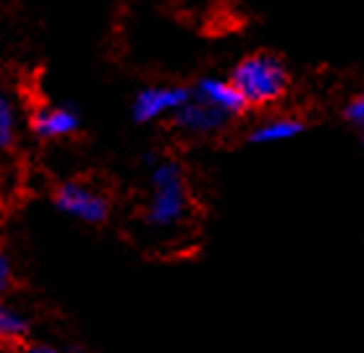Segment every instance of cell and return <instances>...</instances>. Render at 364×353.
<instances>
[{
    "label": "cell",
    "instance_id": "obj_1",
    "mask_svg": "<svg viewBox=\"0 0 364 353\" xmlns=\"http://www.w3.org/2000/svg\"><path fill=\"white\" fill-rule=\"evenodd\" d=\"M228 82L236 87L247 107L275 105L289 92L291 76L281 58L273 53H252L233 66Z\"/></svg>",
    "mask_w": 364,
    "mask_h": 353
},
{
    "label": "cell",
    "instance_id": "obj_2",
    "mask_svg": "<svg viewBox=\"0 0 364 353\" xmlns=\"http://www.w3.org/2000/svg\"><path fill=\"white\" fill-rule=\"evenodd\" d=\"M189 207L191 194L183 168L176 160H158L149 173L147 222L152 228L171 230L186 220Z\"/></svg>",
    "mask_w": 364,
    "mask_h": 353
},
{
    "label": "cell",
    "instance_id": "obj_3",
    "mask_svg": "<svg viewBox=\"0 0 364 353\" xmlns=\"http://www.w3.org/2000/svg\"><path fill=\"white\" fill-rule=\"evenodd\" d=\"M53 202L58 210H63L66 214L76 217V220H84L90 225H100V222L108 220L110 205L108 197L100 194L97 189H92L87 183L79 181H66L60 183L55 194H53Z\"/></svg>",
    "mask_w": 364,
    "mask_h": 353
},
{
    "label": "cell",
    "instance_id": "obj_4",
    "mask_svg": "<svg viewBox=\"0 0 364 353\" xmlns=\"http://www.w3.org/2000/svg\"><path fill=\"white\" fill-rule=\"evenodd\" d=\"M191 97V89L176 87V84H160V87H147L134 97L132 113L136 124H152L171 115L173 118Z\"/></svg>",
    "mask_w": 364,
    "mask_h": 353
},
{
    "label": "cell",
    "instance_id": "obj_5",
    "mask_svg": "<svg viewBox=\"0 0 364 353\" xmlns=\"http://www.w3.org/2000/svg\"><path fill=\"white\" fill-rule=\"evenodd\" d=\"M233 118L225 115L223 110L213 107L210 102L199 99L194 92H191L189 102L173 115V126L186 136H197V139H207V136H218L228 129Z\"/></svg>",
    "mask_w": 364,
    "mask_h": 353
},
{
    "label": "cell",
    "instance_id": "obj_6",
    "mask_svg": "<svg viewBox=\"0 0 364 353\" xmlns=\"http://www.w3.org/2000/svg\"><path fill=\"white\" fill-rule=\"evenodd\" d=\"M32 129L42 139H63L79 131V115L63 105L37 107L32 115Z\"/></svg>",
    "mask_w": 364,
    "mask_h": 353
},
{
    "label": "cell",
    "instance_id": "obj_7",
    "mask_svg": "<svg viewBox=\"0 0 364 353\" xmlns=\"http://www.w3.org/2000/svg\"><path fill=\"white\" fill-rule=\"evenodd\" d=\"M191 92H194L199 99L210 102L213 107L223 110L225 115H231V118H236L239 113L247 110L241 94L236 92V87H233L228 79H202Z\"/></svg>",
    "mask_w": 364,
    "mask_h": 353
},
{
    "label": "cell",
    "instance_id": "obj_8",
    "mask_svg": "<svg viewBox=\"0 0 364 353\" xmlns=\"http://www.w3.org/2000/svg\"><path fill=\"white\" fill-rule=\"evenodd\" d=\"M304 129H306V124L301 118H296V115H275V118H267L262 124H257L255 129L249 131V141H255V144L289 141V139H296Z\"/></svg>",
    "mask_w": 364,
    "mask_h": 353
},
{
    "label": "cell",
    "instance_id": "obj_9",
    "mask_svg": "<svg viewBox=\"0 0 364 353\" xmlns=\"http://www.w3.org/2000/svg\"><path fill=\"white\" fill-rule=\"evenodd\" d=\"M26 320L21 314H16L11 306L0 304V343L16 345L24 340L26 335Z\"/></svg>",
    "mask_w": 364,
    "mask_h": 353
},
{
    "label": "cell",
    "instance_id": "obj_10",
    "mask_svg": "<svg viewBox=\"0 0 364 353\" xmlns=\"http://www.w3.org/2000/svg\"><path fill=\"white\" fill-rule=\"evenodd\" d=\"M14 134H16V121H14V110H11L9 99L0 94V149L14 144Z\"/></svg>",
    "mask_w": 364,
    "mask_h": 353
},
{
    "label": "cell",
    "instance_id": "obj_11",
    "mask_svg": "<svg viewBox=\"0 0 364 353\" xmlns=\"http://www.w3.org/2000/svg\"><path fill=\"white\" fill-rule=\"evenodd\" d=\"M343 121L364 134V92L346 99V105H343Z\"/></svg>",
    "mask_w": 364,
    "mask_h": 353
},
{
    "label": "cell",
    "instance_id": "obj_12",
    "mask_svg": "<svg viewBox=\"0 0 364 353\" xmlns=\"http://www.w3.org/2000/svg\"><path fill=\"white\" fill-rule=\"evenodd\" d=\"M9 286H11V264L6 259V254L0 251V296L9 290Z\"/></svg>",
    "mask_w": 364,
    "mask_h": 353
},
{
    "label": "cell",
    "instance_id": "obj_13",
    "mask_svg": "<svg viewBox=\"0 0 364 353\" xmlns=\"http://www.w3.org/2000/svg\"><path fill=\"white\" fill-rule=\"evenodd\" d=\"M16 353H58L55 348H50V345H29V348H21Z\"/></svg>",
    "mask_w": 364,
    "mask_h": 353
}]
</instances>
